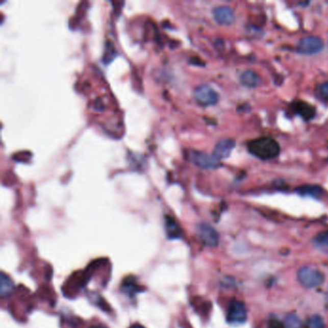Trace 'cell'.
Here are the masks:
<instances>
[{"instance_id":"obj_22","label":"cell","mask_w":328,"mask_h":328,"mask_svg":"<svg viewBox=\"0 0 328 328\" xmlns=\"http://www.w3.org/2000/svg\"><path fill=\"white\" fill-rule=\"evenodd\" d=\"M91 328H99V327H96V326H93V327H91Z\"/></svg>"},{"instance_id":"obj_9","label":"cell","mask_w":328,"mask_h":328,"mask_svg":"<svg viewBox=\"0 0 328 328\" xmlns=\"http://www.w3.org/2000/svg\"><path fill=\"white\" fill-rule=\"evenodd\" d=\"M236 142L232 139H223L216 144L214 148V155L218 159H225L230 156L232 150L235 148Z\"/></svg>"},{"instance_id":"obj_17","label":"cell","mask_w":328,"mask_h":328,"mask_svg":"<svg viewBox=\"0 0 328 328\" xmlns=\"http://www.w3.org/2000/svg\"><path fill=\"white\" fill-rule=\"evenodd\" d=\"M314 244L321 248V249H328V230L320 232L314 239Z\"/></svg>"},{"instance_id":"obj_8","label":"cell","mask_w":328,"mask_h":328,"mask_svg":"<svg viewBox=\"0 0 328 328\" xmlns=\"http://www.w3.org/2000/svg\"><path fill=\"white\" fill-rule=\"evenodd\" d=\"M213 16L220 26H231L235 21L234 12L228 6L216 7L213 10Z\"/></svg>"},{"instance_id":"obj_15","label":"cell","mask_w":328,"mask_h":328,"mask_svg":"<svg viewBox=\"0 0 328 328\" xmlns=\"http://www.w3.org/2000/svg\"><path fill=\"white\" fill-rule=\"evenodd\" d=\"M122 291H124L127 294L129 295H134L138 294L139 292L143 291L141 290L140 285H138L136 283V279L133 276H128V277L124 279V281L122 282Z\"/></svg>"},{"instance_id":"obj_7","label":"cell","mask_w":328,"mask_h":328,"mask_svg":"<svg viewBox=\"0 0 328 328\" xmlns=\"http://www.w3.org/2000/svg\"><path fill=\"white\" fill-rule=\"evenodd\" d=\"M196 233L203 244L207 246H216L219 244L218 231L206 222H201L196 228Z\"/></svg>"},{"instance_id":"obj_6","label":"cell","mask_w":328,"mask_h":328,"mask_svg":"<svg viewBox=\"0 0 328 328\" xmlns=\"http://www.w3.org/2000/svg\"><path fill=\"white\" fill-rule=\"evenodd\" d=\"M247 313L243 302L232 299L228 305L226 320L231 324H241L246 320Z\"/></svg>"},{"instance_id":"obj_21","label":"cell","mask_w":328,"mask_h":328,"mask_svg":"<svg viewBox=\"0 0 328 328\" xmlns=\"http://www.w3.org/2000/svg\"><path fill=\"white\" fill-rule=\"evenodd\" d=\"M129 328H145L142 324H139V323H135L133 325H131Z\"/></svg>"},{"instance_id":"obj_11","label":"cell","mask_w":328,"mask_h":328,"mask_svg":"<svg viewBox=\"0 0 328 328\" xmlns=\"http://www.w3.org/2000/svg\"><path fill=\"white\" fill-rule=\"evenodd\" d=\"M240 82L244 87L253 89V88H256L261 84V78L255 71L248 69L241 74Z\"/></svg>"},{"instance_id":"obj_14","label":"cell","mask_w":328,"mask_h":328,"mask_svg":"<svg viewBox=\"0 0 328 328\" xmlns=\"http://www.w3.org/2000/svg\"><path fill=\"white\" fill-rule=\"evenodd\" d=\"M14 290V282L10 276L6 275L4 272L0 275V294L2 297H6Z\"/></svg>"},{"instance_id":"obj_4","label":"cell","mask_w":328,"mask_h":328,"mask_svg":"<svg viewBox=\"0 0 328 328\" xmlns=\"http://www.w3.org/2000/svg\"><path fill=\"white\" fill-rule=\"evenodd\" d=\"M324 47L322 40L317 36H308L302 38L296 46V51L304 55H312L319 53Z\"/></svg>"},{"instance_id":"obj_2","label":"cell","mask_w":328,"mask_h":328,"mask_svg":"<svg viewBox=\"0 0 328 328\" xmlns=\"http://www.w3.org/2000/svg\"><path fill=\"white\" fill-rule=\"evenodd\" d=\"M297 279L306 288L319 287L324 281V274L314 267H303L297 272Z\"/></svg>"},{"instance_id":"obj_19","label":"cell","mask_w":328,"mask_h":328,"mask_svg":"<svg viewBox=\"0 0 328 328\" xmlns=\"http://www.w3.org/2000/svg\"><path fill=\"white\" fill-rule=\"evenodd\" d=\"M318 94L321 99L328 100V82H324L319 86Z\"/></svg>"},{"instance_id":"obj_5","label":"cell","mask_w":328,"mask_h":328,"mask_svg":"<svg viewBox=\"0 0 328 328\" xmlns=\"http://www.w3.org/2000/svg\"><path fill=\"white\" fill-rule=\"evenodd\" d=\"M194 99L202 106H212L218 103L219 94L208 85H200L194 90Z\"/></svg>"},{"instance_id":"obj_20","label":"cell","mask_w":328,"mask_h":328,"mask_svg":"<svg viewBox=\"0 0 328 328\" xmlns=\"http://www.w3.org/2000/svg\"><path fill=\"white\" fill-rule=\"evenodd\" d=\"M268 328H285V324L277 319H271L268 323Z\"/></svg>"},{"instance_id":"obj_3","label":"cell","mask_w":328,"mask_h":328,"mask_svg":"<svg viewBox=\"0 0 328 328\" xmlns=\"http://www.w3.org/2000/svg\"><path fill=\"white\" fill-rule=\"evenodd\" d=\"M190 159L196 167L203 169H214L220 166V160L214 154L211 155L206 152H192L190 153Z\"/></svg>"},{"instance_id":"obj_18","label":"cell","mask_w":328,"mask_h":328,"mask_svg":"<svg viewBox=\"0 0 328 328\" xmlns=\"http://www.w3.org/2000/svg\"><path fill=\"white\" fill-rule=\"evenodd\" d=\"M307 328H324V320L320 315H313L307 320Z\"/></svg>"},{"instance_id":"obj_1","label":"cell","mask_w":328,"mask_h":328,"mask_svg":"<svg viewBox=\"0 0 328 328\" xmlns=\"http://www.w3.org/2000/svg\"><path fill=\"white\" fill-rule=\"evenodd\" d=\"M247 149L253 156L261 160L273 159L280 153L277 142L269 137H262L247 143Z\"/></svg>"},{"instance_id":"obj_13","label":"cell","mask_w":328,"mask_h":328,"mask_svg":"<svg viewBox=\"0 0 328 328\" xmlns=\"http://www.w3.org/2000/svg\"><path fill=\"white\" fill-rule=\"evenodd\" d=\"M166 230L167 234L169 239L176 240L182 237V231L181 228L178 225L176 221L171 217H166Z\"/></svg>"},{"instance_id":"obj_12","label":"cell","mask_w":328,"mask_h":328,"mask_svg":"<svg viewBox=\"0 0 328 328\" xmlns=\"http://www.w3.org/2000/svg\"><path fill=\"white\" fill-rule=\"evenodd\" d=\"M295 193L302 196H311L315 198H319L323 193L321 187L318 185H302L295 189Z\"/></svg>"},{"instance_id":"obj_10","label":"cell","mask_w":328,"mask_h":328,"mask_svg":"<svg viewBox=\"0 0 328 328\" xmlns=\"http://www.w3.org/2000/svg\"><path fill=\"white\" fill-rule=\"evenodd\" d=\"M293 109L297 115L302 117L305 120L311 119L316 115L315 107L303 101H295L293 104Z\"/></svg>"},{"instance_id":"obj_16","label":"cell","mask_w":328,"mask_h":328,"mask_svg":"<svg viewBox=\"0 0 328 328\" xmlns=\"http://www.w3.org/2000/svg\"><path fill=\"white\" fill-rule=\"evenodd\" d=\"M284 324L285 328H303L302 321L295 313L287 315Z\"/></svg>"}]
</instances>
